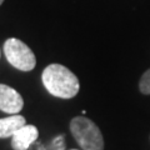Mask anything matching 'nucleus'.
Masks as SVG:
<instances>
[{
    "label": "nucleus",
    "instance_id": "nucleus-8",
    "mask_svg": "<svg viewBox=\"0 0 150 150\" xmlns=\"http://www.w3.org/2000/svg\"><path fill=\"white\" fill-rule=\"evenodd\" d=\"M4 3V0H0V6H1V4Z\"/></svg>",
    "mask_w": 150,
    "mask_h": 150
},
{
    "label": "nucleus",
    "instance_id": "nucleus-5",
    "mask_svg": "<svg viewBox=\"0 0 150 150\" xmlns=\"http://www.w3.org/2000/svg\"><path fill=\"white\" fill-rule=\"evenodd\" d=\"M39 131L35 125L25 124L11 137V146L14 150H28L38 139Z\"/></svg>",
    "mask_w": 150,
    "mask_h": 150
},
{
    "label": "nucleus",
    "instance_id": "nucleus-3",
    "mask_svg": "<svg viewBox=\"0 0 150 150\" xmlns=\"http://www.w3.org/2000/svg\"><path fill=\"white\" fill-rule=\"evenodd\" d=\"M4 54L8 62L21 71H30L36 65L35 55L31 49L16 38H10L4 43Z\"/></svg>",
    "mask_w": 150,
    "mask_h": 150
},
{
    "label": "nucleus",
    "instance_id": "nucleus-6",
    "mask_svg": "<svg viewBox=\"0 0 150 150\" xmlns=\"http://www.w3.org/2000/svg\"><path fill=\"white\" fill-rule=\"evenodd\" d=\"M25 124H26L25 118L19 114H13L10 116L0 119V138L4 139L13 137Z\"/></svg>",
    "mask_w": 150,
    "mask_h": 150
},
{
    "label": "nucleus",
    "instance_id": "nucleus-4",
    "mask_svg": "<svg viewBox=\"0 0 150 150\" xmlns=\"http://www.w3.org/2000/svg\"><path fill=\"white\" fill-rule=\"evenodd\" d=\"M24 106L21 95L11 86L0 84V110L8 114H18Z\"/></svg>",
    "mask_w": 150,
    "mask_h": 150
},
{
    "label": "nucleus",
    "instance_id": "nucleus-7",
    "mask_svg": "<svg viewBox=\"0 0 150 150\" xmlns=\"http://www.w3.org/2000/svg\"><path fill=\"white\" fill-rule=\"evenodd\" d=\"M139 89L145 95H150V69L143 74L139 81Z\"/></svg>",
    "mask_w": 150,
    "mask_h": 150
},
{
    "label": "nucleus",
    "instance_id": "nucleus-2",
    "mask_svg": "<svg viewBox=\"0 0 150 150\" xmlns=\"http://www.w3.org/2000/svg\"><path fill=\"white\" fill-rule=\"evenodd\" d=\"M70 131L83 150H104L103 134L93 120L76 116L70 121Z\"/></svg>",
    "mask_w": 150,
    "mask_h": 150
},
{
    "label": "nucleus",
    "instance_id": "nucleus-1",
    "mask_svg": "<svg viewBox=\"0 0 150 150\" xmlns=\"http://www.w3.org/2000/svg\"><path fill=\"white\" fill-rule=\"evenodd\" d=\"M41 80L46 90L60 99H71L80 90L76 75L62 64L48 65L41 74Z\"/></svg>",
    "mask_w": 150,
    "mask_h": 150
},
{
    "label": "nucleus",
    "instance_id": "nucleus-9",
    "mask_svg": "<svg viewBox=\"0 0 150 150\" xmlns=\"http://www.w3.org/2000/svg\"><path fill=\"white\" fill-rule=\"evenodd\" d=\"M71 150H76V149H71Z\"/></svg>",
    "mask_w": 150,
    "mask_h": 150
}]
</instances>
